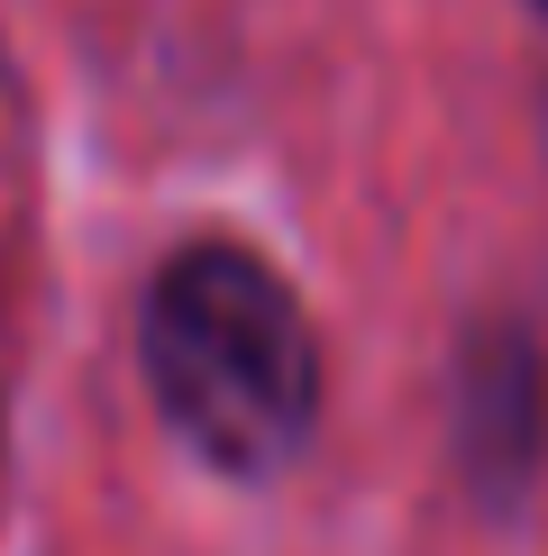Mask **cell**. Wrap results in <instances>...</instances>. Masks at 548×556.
Wrapping results in <instances>:
<instances>
[{
    "label": "cell",
    "instance_id": "obj_2",
    "mask_svg": "<svg viewBox=\"0 0 548 556\" xmlns=\"http://www.w3.org/2000/svg\"><path fill=\"white\" fill-rule=\"evenodd\" d=\"M539 10H548V0H539Z\"/></svg>",
    "mask_w": 548,
    "mask_h": 556
},
{
    "label": "cell",
    "instance_id": "obj_1",
    "mask_svg": "<svg viewBox=\"0 0 548 556\" xmlns=\"http://www.w3.org/2000/svg\"><path fill=\"white\" fill-rule=\"evenodd\" d=\"M137 356L174 438L220 475H284L320 420L311 319L292 283L247 247H192L155 274Z\"/></svg>",
    "mask_w": 548,
    "mask_h": 556
}]
</instances>
